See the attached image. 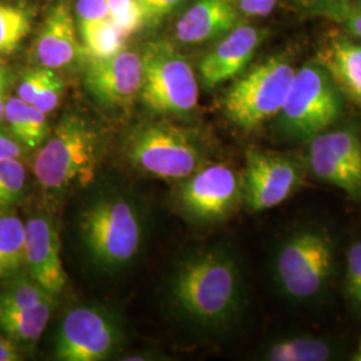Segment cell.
I'll return each mask as SVG.
<instances>
[{"label":"cell","instance_id":"cell-7","mask_svg":"<svg viewBox=\"0 0 361 361\" xmlns=\"http://www.w3.org/2000/svg\"><path fill=\"white\" fill-rule=\"evenodd\" d=\"M334 267L331 238L319 231H300L280 247L276 257V276L285 295L308 300L319 295Z\"/></svg>","mask_w":361,"mask_h":361},{"label":"cell","instance_id":"cell-5","mask_svg":"<svg viewBox=\"0 0 361 361\" xmlns=\"http://www.w3.org/2000/svg\"><path fill=\"white\" fill-rule=\"evenodd\" d=\"M141 98L158 114H186L198 104V82L190 63L166 42L147 44L142 54Z\"/></svg>","mask_w":361,"mask_h":361},{"label":"cell","instance_id":"cell-25","mask_svg":"<svg viewBox=\"0 0 361 361\" xmlns=\"http://www.w3.org/2000/svg\"><path fill=\"white\" fill-rule=\"evenodd\" d=\"M31 16L26 8L0 3V52L11 54L26 38Z\"/></svg>","mask_w":361,"mask_h":361},{"label":"cell","instance_id":"cell-41","mask_svg":"<svg viewBox=\"0 0 361 361\" xmlns=\"http://www.w3.org/2000/svg\"><path fill=\"white\" fill-rule=\"evenodd\" d=\"M359 304H361V296H360V300H359Z\"/></svg>","mask_w":361,"mask_h":361},{"label":"cell","instance_id":"cell-3","mask_svg":"<svg viewBox=\"0 0 361 361\" xmlns=\"http://www.w3.org/2000/svg\"><path fill=\"white\" fill-rule=\"evenodd\" d=\"M80 232L97 264L116 269L137 256L142 243V224L129 201L119 197L101 198L80 216Z\"/></svg>","mask_w":361,"mask_h":361},{"label":"cell","instance_id":"cell-11","mask_svg":"<svg viewBox=\"0 0 361 361\" xmlns=\"http://www.w3.org/2000/svg\"><path fill=\"white\" fill-rule=\"evenodd\" d=\"M308 164L319 180L352 197L361 194V142L349 130L320 133L312 138Z\"/></svg>","mask_w":361,"mask_h":361},{"label":"cell","instance_id":"cell-27","mask_svg":"<svg viewBox=\"0 0 361 361\" xmlns=\"http://www.w3.org/2000/svg\"><path fill=\"white\" fill-rule=\"evenodd\" d=\"M111 19L128 37L145 25L142 13L135 0H106Z\"/></svg>","mask_w":361,"mask_h":361},{"label":"cell","instance_id":"cell-17","mask_svg":"<svg viewBox=\"0 0 361 361\" xmlns=\"http://www.w3.org/2000/svg\"><path fill=\"white\" fill-rule=\"evenodd\" d=\"M237 19L234 0H197L177 22L176 37L182 43H202L231 31Z\"/></svg>","mask_w":361,"mask_h":361},{"label":"cell","instance_id":"cell-12","mask_svg":"<svg viewBox=\"0 0 361 361\" xmlns=\"http://www.w3.org/2000/svg\"><path fill=\"white\" fill-rule=\"evenodd\" d=\"M243 195V183L233 169L210 165L183 180L178 200L183 210L200 221L224 219Z\"/></svg>","mask_w":361,"mask_h":361},{"label":"cell","instance_id":"cell-32","mask_svg":"<svg viewBox=\"0 0 361 361\" xmlns=\"http://www.w3.org/2000/svg\"><path fill=\"white\" fill-rule=\"evenodd\" d=\"M348 295L356 304L361 296V243L349 249L348 274H347Z\"/></svg>","mask_w":361,"mask_h":361},{"label":"cell","instance_id":"cell-8","mask_svg":"<svg viewBox=\"0 0 361 361\" xmlns=\"http://www.w3.org/2000/svg\"><path fill=\"white\" fill-rule=\"evenodd\" d=\"M340 99L326 73L307 65L296 71L281 110V125L297 138H313L329 128L340 114Z\"/></svg>","mask_w":361,"mask_h":361},{"label":"cell","instance_id":"cell-34","mask_svg":"<svg viewBox=\"0 0 361 361\" xmlns=\"http://www.w3.org/2000/svg\"><path fill=\"white\" fill-rule=\"evenodd\" d=\"M234 3L247 16H268L277 0H234Z\"/></svg>","mask_w":361,"mask_h":361},{"label":"cell","instance_id":"cell-30","mask_svg":"<svg viewBox=\"0 0 361 361\" xmlns=\"http://www.w3.org/2000/svg\"><path fill=\"white\" fill-rule=\"evenodd\" d=\"M62 91H63V82L52 71L51 75L49 77L44 86L39 91L38 97L35 98L32 104L42 113L49 114L58 107Z\"/></svg>","mask_w":361,"mask_h":361},{"label":"cell","instance_id":"cell-9","mask_svg":"<svg viewBox=\"0 0 361 361\" xmlns=\"http://www.w3.org/2000/svg\"><path fill=\"white\" fill-rule=\"evenodd\" d=\"M121 332L116 320L98 307H75L61 322L55 357L63 361H99L116 352Z\"/></svg>","mask_w":361,"mask_h":361},{"label":"cell","instance_id":"cell-13","mask_svg":"<svg viewBox=\"0 0 361 361\" xmlns=\"http://www.w3.org/2000/svg\"><path fill=\"white\" fill-rule=\"evenodd\" d=\"M142 54L122 50L113 56L91 59L85 74L86 89L101 104L126 106L141 94Z\"/></svg>","mask_w":361,"mask_h":361},{"label":"cell","instance_id":"cell-36","mask_svg":"<svg viewBox=\"0 0 361 361\" xmlns=\"http://www.w3.org/2000/svg\"><path fill=\"white\" fill-rule=\"evenodd\" d=\"M340 11L343 13V20L347 23L349 30L361 39V13L344 7H341Z\"/></svg>","mask_w":361,"mask_h":361},{"label":"cell","instance_id":"cell-4","mask_svg":"<svg viewBox=\"0 0 361 361\" xmlns=\"http://www.w3.org/2000/svg\"><path fill=\"white\" fill-rule=\"evenodd\" d=\"M295 75V67L284 58L267 59L226 91L222 101L225 114L243 129H256L281 113Z\"/></svg>","mask_w":361,"mask_h":361},{"label":"cell","instance_id":"cell-40","mask_svg":"<svg viewBox=\"0 0 361 361\" xmlns=\"http://www.w3.org/2000/svg\"><path fill=\"white\" fill-rule=\"evenodd\" d=\"M3 87H4V77H3V73L0 70V91H3Z\"/></svg>","mask_w":361,"mask_h":361},{"label":"cell","instance_id":"cell-31","mask_svg":"<svg viewBox=\"0 0 361 361\" xmlns=\"http://www.w3.org/2000/svg\"><path fill=\"white\" fill-rule=\"evenodd\" d=\"M75 11L79 26L111 18L106 0H78Z\"/></svg>","mask_w":361,"mask_h":361},{"label":"cell","instance_id":"cell-10","mask_svg":"<svg viewBox=\"0 0 361 361\" xmlns=\"http://www.w3.org/2000/svg\"><path fill=\"white\" fill-rule=\"evenodd\" d=\"M301 180L302 171L293 159L269 152L249 150L243 183L246 207L258 213L279 207L296 192Z\"/></svg>","mask_w":361,"mask_h":361},{"label":"cell","instance_id":"cell-26","mask_svg":"<svg viewBox=\"0 0 361 361\" xmlns=\"http://www.w3.org/2000/svg\"><path fill=\"white\" fill-rule=\"evenodd\" d=\"M26 168L20 159H0V212L13 207L26 188Z\"/></svg>","mask_w":361,"mask_h":361},{"label":"cell","instance_id":"cell-16","mask_svg":"<svg viewBox=\"0 0 361 361\" xmlns=\"http://www.w3.org/2000/svg\"><path fill=\"white\" fill-rule=\"evenodd\" d=\"M79 51L71 7L61 0L46 18L35 44V56L43 67L56 70L73 63Z\"/></svg>","mask_w":361,"mask_h":361},{"label":"cell","instance_id":"cell-19","mask_svg":"<svg viewBox=\"0 0 361 361\" xmlns=\"http://www.w3.org/2000/svg\"><path fill=\"white\" fill-rule=\"evenodd\" d=\"M54 300L30 308H1L0 331L10 336L20 347L34 345L50 322Z\"/></svg>","mask_w":361,"mask_h":361},{"label":"cell","instance_id":"cell-21","mask_svg":"<svg viewBox=\"0 0 361 361\" xmlns=\"http://www.w3.org/2000/svg\"><path fill=\"white\" fill-rule=\"evenodd\" d=\"M26 224L15 214L0 216V280L16 274L25 265Z\"/></svg>","mask_w":361,"mask_h":361},{"label":"cell","instance_id":"cell-1","mask_svg":"<svg viewBox=\"0 0 361 361\" xmlns=\"http://www.w3.org/2000/svg\"><path fill=\"white\" fill-rule=\"evenodd\" d=\"M171 293L190 322L207 328L222 326L240 308L241 273L235 261L224 252L200 253L180 265Z\"/></svg>","mask_w":361,"mask_h":361},{"label":"cell","instance_id":"cell-18","mask_svg":"<svg viewBox=\"0 0 361 361\" xmlns=\"http://www.w3.org/2000/svg\"><path fill=\"white\" fill-rule=\"evenodd\" d=\"M320 61L336 83L361 104V46L348 39H335L320 52Z\"/></svg>","mask_w":361,"mask_h":361},{"label":"cell","instance_id":"cell-22","mask_svg":"<svg viewBox=\"0 0 361 361\" xmlns=\"http://www.w3.org/2000/svg\"><path fill=\"white\" fill-rule=\"evenodd\" d=\"M79 32L85 51L91 59L109 58L125 50L128 35L111 18L79 26Z\"/></svg>","mask_w":361,"mask_h":361},{"label":"cell","instance_id":"cell-14","mask_svg":"<svg viewBox=\"0 0 361 361\" xmlns=\"http://www.w3.org/2000/svg\"><path fill=\"white\" fill-rule=\"evenodd\" d=\"M25 267L27 273L52 296L63 292L67 284L61 259V241L51 219L37 216L26 222Z\"/></svg>","mask_w":361,"mask_h":361},{"label":"cell","instance_id":"cell-37","mask_svg":"<svg viewBox=\"0 0 361 361\" xmlns=\"http://www.w3.org/2000/svg\"><path fill=\"white\" fill-rule=\"evenodd\" d=\"M6 98L3 95V91H0V123L4 121V114H6Z\"/></svg>","mask_w":361,"mask_h":361},{"label":"cell","instance_id":"cell-29","mask_svg":"<svg viewBox=\"0 0 361 361\" xmlns=\"http://www.w3.org/2000/svg\"><path fill=\"white\" fill-rule=\"evenodd\" d=\"M51 73V68H46V67L28 71L18 86V97L26 104H34L35 98L38 97L39 91L44 86Z\"/></svg>","mask_w":361,"mask_h":361},{"label":"cell","instance_id":"cell-33","mask_svg":"<svg viewBox=\"0 0 361 361\" xmlns=\"http://www.w3.org/2000/svg\"><path fill=\"white\" fill-rule=\"evenodd\" d=\"M26 149L11 133L8 134L0 130V159H20L26 153Z\"/></svg>","mask_w":361,"mask_h":361},{"label":"cell","instance_id":"cell-35","mask_svg":"<svg viewBox=\"0 0 361 361\" xmlns=\"http://www.w3.org/2000/svg\"><path fill=\"white\" fill-rule=\"evenodd\" d=\"M22 359V347L10 336L0 331V361H19Z\"/></svg>","mask_w":361,"mask_h":361},{"label":"cell","instance_id":"cell-2","mask_svg":"<svg viewBox=\"0 0 361 361\" xmlns=\"http://www.w3.org/2000/svg\"><path fill=\"white\" fill-rule=\"evenodd\" d=\"M101 140L80 116H66L50 134L34 161L39 185L51 192H65L90 182L98 168Z\"/></svg>","mask_w":361,"mask_h":361},{"label":"cell","instance_id":"cell-20","mask_svg":"<svg viewBox=\"0 0 361 361\" xmlns=\"http://www.w3.org/2000/svg\"><path fill=\"white\" fill-rule=\"evenodd\" d=\"M46 116L34 104H26L19 97L7 99L4 121L10 133L27 149H37L50 137Z\"/></svg>","mask_w":361,"mask_h":361},{"label":"cell","instance_id":"cell-38","mask_svg":"<svg viewBox=\"0 0 361 361\" xmlns=\"http://www.w3.org/2000/svg\"><path fill=\"white\" fill-rule=\"evenodd\" d=\"M304 6H312V4H317V3H323L324 0H297Z\"/></svg>","mask_w":361,"mask_h":361},{"label":"cell","instance_id":"cell-24","mask_svg":"<svg viewBox=\"0 0 361 361\" xmlns=\"http://www.w3.org/2000/svg\"><path fill=\"white\" fill-rule=\"evenodd\" d=\"M50 295L27 273L13 274L10 281L0 288V307L1 308H30L43 302L52 301Z\"/></svg>","mask_w":361,"mask_h":361},{"label":"cell","instance_id":"cell-15","mask_svg":"<svg viewBox=\"0 0 361 361\" xmlns=\"http://www.w3.org/2000/svg\"><path fill=\"white\" fill-rule=\"evenodd\" d=\"M261 34L252 26H235L200 63L204 85L212 89L238 75L253 58Z\"/></svg>","mask_w":361,"mask_h":361},{"label":"cell","instance_id":"cell-28","mask_svg":"<svg viewBox=\"0 0 361 361\" xmlns=\"http://www.w3.org/2000/svg\"><path fill=\"white\" fill-rule=\"evenodd\" d=\"M141 13L145 25H155L166 18L169 13L178 8L185 0H135Z\"/></svg>","mask_w":361,"mask_h":361},{"label":"cell","instance_id":"cell-6","mask_svg":"<svg viewBox=\"0 0 361 361\" xmlns=\"http://www.w3.org/2000/svg\"><path fill=\"white\" fill-rule=\"evenodd\" d=\"M125 153L137 170L162 180H186L202 168L198 145L188 133L169 123H150L135 130Z\"/></svg>","mask_w":361,"mask_h":361},{"label":"cell","instance_id":"cell-39","mask_svg":"<svg viewBox=\"0 0 361 361\" xmlns=\"http://www.w3.org/2000/svg\"><path fill=\"white\" fill-rule=\"evenodd\" d=\"M353 360L361 361V343L360 345H359V349H357V352H356L355 356H353Z\"/></svg>","mask_w":361,"mask_h":361},{"label":"cell","instance_id":"cell-23","mask_svg":"<svg viewBox=\"0 0 361 361\" xmlns=\"http://www.w3.org/2000/svg\"><path fill=\"white\" fill-rule=\"evenodd\" d=\"M332 350L328 343L312 337H290L271 344L265 353L271 361H324L328 360Z\"/></svg>","mask_w":361,"mask_h":361}]
</instances>
